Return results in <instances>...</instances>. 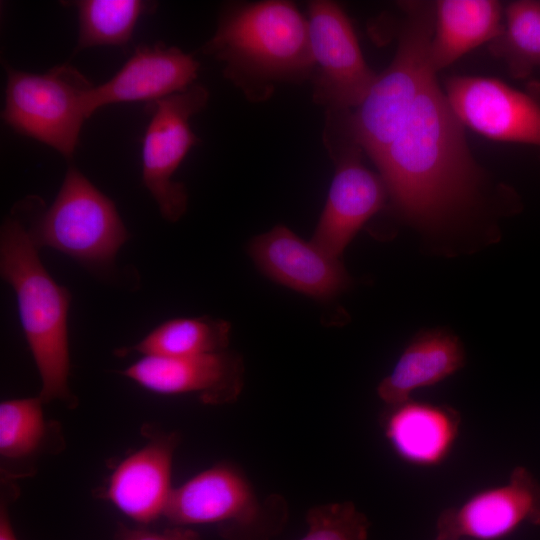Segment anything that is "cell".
I'll return each instance as SVG.
<instances>
[{"mask_svg": "<svg viewBox=\"0 0 540 540\" xmlns=\"http://www.w3.org/2000/svg\"><path fill=\"white\" fill-rule=\"evenodd\" d=\"M20 204L39 249H56L86 266L109 265L129 238L113 201L73 166L50 207L38 196Z\"/></svg>", "mask_w": 540, "mask_h": 540, "instance_id": "cell-4", "label": "cell"}, {"mask_svg": "<svg viewBox=\"0 0 540 540\" xmlns=\"http://www.w3.org/2000/svg\"><path fill=\"white\" fill-rule=\"evenodd\" d=\"M434 7L429 62L436 73L502 32L504 8L499 1L440 0Z\"/></svg>", "mask_w": 540, "mask_h": 540, "instance_id": "cell-17", "label": "cell"}, {"mask_svg": "<svg viewBox=\"0 0 540 540\" xmlns=\"http://www.w3.org/2000/svg\"><path fill=\"white\" fill-rule=\"evenodd\" d=\"M249 254L270 279L318 300H329L350 284L339 258L323 252L288 227L278 225L252 239Z\"/></svg>", "mask_w": 540, "mask_h": 540, "instance_id": "cell-14", "label": "cell"}, {"mask_svg": "<svg viewBox=\"0 0 540 540\" xmlns=\"http://www.w3.org/2000/svg\"><path fill=\"white\" fill-rule=\"evenodd\" d=\"M67 4L78 15L76 52L96 46L127 45L140 17L157 6L142 0H77Z\"/></svg>", "mask_w": 540, "mask_h": 540, "instance_id": "cell-21", "label": "cell"}, {"mask_svg": "<svg viewBox=\"0 0 540 540\" xmlns=\"http://www.w3.org/2000/svg\"><path fill=\"white\" fill-rule=\"evenodd\" d=\"M115 540H202V538L194 529L187 526L173 525L162 531L121 526L117 530Z\"/></svg>", "mask_w": 540, "mask_h": 540, "instance_id": "cell-24", "label": "cell"}, {"mask_svg": "<svg viewBox=\"0 0 540 540\" xmlns=\"http://www.w3.org/2000/svg\"><path fill=\"white\" fill-rule=\"evenodd\" d=\"M2 119L16 133L35 139L70 159L78 145L87 94L94 86L65 63L43 74L5 66Z\"/></svg>", "mask_w": 540, "mask_h": 540, "instance_id": "cell-6", "label": "cell"}, {"mask_svg": "<svg viewBox=\"0 0 540 540\" xmlns=\"http://www.w3.org/2000/svg\"><path fill=\"white\" fill-rule=\"evenodd\" d=\"M523 525L540 526V482L526 467L516 466L505 484L443 510L435 540H498Z\"/></svg>", "mask_w": 540, "mask_h": 540, "instance_id": "cell-11", "label": "cell"}, {"mask_svg": "<svg viewBox=\"0 0 540 540\" xmlns=\"http://www.w3.org/2000/svg\"><path fill=\"white\" fill-rule=\"evenodd\" d=\"M20 203L0 230V274L15 291L22 329L41 378L39 396L76 407L70 390L69 290L43 266Z\"/></svg>", "mask_w": 540, "mask_h": 540, "instance_id": "cell-3", "label": "cell"}, {"mask_svg": "<svg viewBox=\"0 0 540 540\" xmlns=\"http://www.w3.org/2000/svg\"><path fill=\"white\" fill-rule=\"evenodd\" d=\"M436 74L426 77L391 140L371 160L393 209L421 227L439 226L472 208L485 176Z\"/></svg>", "mask_w": 540, "mask_h": 540, "instance_id": "cell-1", "label": "cell"}, {"mask_svg": "<svg viewBox=\"0 0 540 540\" xmlns=\"http://www.w3.org/2000/svg\"><path fill=\"white\" fill-rule=\"evenodd\" d=\"M489 48L513 78L525 79L540 72V1L510 2L504 8L502 32Z\"/></svg>", "mask_w": 540, "mask_h": 540, "instance_id": "cell-22", "label": "cell"}, {"mask_svg": "<svg viewBox=\"0 0 540 540\" xmlns=\"http://www.w3.org/2000/svg\"><path fill=\"white\" fill-rule=\"evenodd\" d=\"M44 401L37 397L4 400L0 404L2 463L36 460L50 447H61L60 426L46 419Z\"/></svg>", "mask_w": 540, "mask_h": 540, "instance_id": "cell-19", "label": "cell"}, {"mask_svg": "<svg viewBox=\"0 0 540 540\" xmlns=\"http://www.w3.org/2000/svg\"><path fill=\"white\" fill-rule=\"evenodd\" d=\"M199 68L191 54L176 46L140 45L112 78L88 92L87 116L109 104H150L183 92L195 83Z\"/></svg>", "mask_w": 540, "mask_h": 540, "instance_id": "cell-13", "label": "cell"}, {"mask_svg": "<svg viewBox=\"0 0 540 540\" xmlns=\"http://www.w3.org/2000/svg\"><path fill=\"white\" fill-rule=\"evenodd\" d=\"M177 433H154L146 444L123 459L111 473L104 497L139 524L164 517L171 494Z\"/></svg>", "mask_w": 540, "mask_h": 540, "instance_id": "cell-15", "label": "cell"}, {"mask_svg": "<svg viewBox=\"0 0 540 540\" xmlns=\"http://www.w3.org/2000/svg\"><path fill=\"white\" fill-rule=\"evenodd\" d=\"M0 540H18L8 514L6 502L3 501L0 507Z\"/></svg>", "mask_w": 540, "mask_h": 540, "instance_id": "cell-25", "label": "cell"}, {"mask_svg": "<svg viewBox=\"0 0 540 540\" xmlns=\"http://www.w3.org/2000/svg\"><path fill=\"white\" fill-rule=\"evenodd\" d=\"M202 52L252 102L270 98L277 84L310 80L315 69L307 19L284 0L229 3Z\"/></svg>", "mask_w": 540, "mask_h": 540, "instance_id": "cell-2", "label": "cell"}, {"mask_svg": "<svg viewBox=\"0 0 540 540\" xmlns=\"http://www.w3.org/2000/svg\"><path fill=\"white\" fill-rule=\"evenodd\" d=\"M462 343L453 334L436 330L418 335L405 348L392 372L377 387L379 398L393 406L409 400L416 389L434 385L465 364Z\"/></svg>", "mask_w": 540, "mask_h": 540, "instance_id": "cell-18", "label": "cell"}, {"mask_svg": "<svg viewBox=\"0 0 540 540\" xmlns=\"http://www.w3.org/2000/svg\"><path fill=\"white\" fill-rule=\"evenodd\" d=\"M243 358L234 351L184 357L143 356L122 374L158 394H196L208 405H225L244 385Z\"/></svg>", "mask_w": 540, "mask_h": 540, "instance_id": "cell-12", "label": "cell"}, {"mask_svg": "<svg viewBox=\"0 0 540 540\" xmlns=\"http://www.w3.org/2000/svg\"><path fill=\"white\" fill-rule=\"evenodd\" d=\"M460 425L456 409L410 399L388 406L381 416L384 436L396 455L421 467L437 466L448 457Z\"/></svg>", "mask_w": 540, "mask_h": 540, "instance_id": "cell-16", "label": "cell"}, {"mask_svg": "<svg viewBox=\"0 0 540 540\" xmlns=\"http://www.w3.org/2000/svg\"><path fill=\"white\" fill-rule=\"evenodd\" d=\"M323 135L335 174L311 242L339 258L363 224L384 207L388 193L380 175L364 165L362 149L337 125L326 120Z\"/></svg>", "mask_w": 540, "mask_h": 540, "instance_id": "cell-9", "label": "cell"}, {"mask_svg": "<svg viewBox=\"0 0 540 540\" xmlns=\"http://www.w3.org/2000/svg\"><path fill=\"white\" fill-rule=\"evenodd\" d=\"M231 325L228 321L201 316L167 320L131 347L118 349L122 356L137 352L143 356L184 357L227 350Z\"/></svg>", "mask_w": 540, "mask_h": 540, "instance_id": "cell-20", "label": "cell"}, {"mask_svg": "<svg viewBox=\"0 0 540 540\" xmlns=\"http://www.w3.org/2000/svg\"><path fill=\"white\" fill-rule=\"evenodd\" d=\"M208 100V89L194 83L183 92L148 104L152 115L142 140V183L169 222L178 221L187 209L186 188L173 175L199 141L190 119Z\"/></svg>", "mask_w": 540, "mask_h": 540, "instance_id": "cell-7", "label": "cell"}, {"mask_svg": "<svg viewBox=\"0 0 540 540\" xmlns=\"http://www.w3.org/2000/svg\"><path fill=\"white\" fill-rule=\"evenodd\" d=\"M306 522L308 531L300 540H368L369 520L350 501L314 506Z\"/></svg>", "mask_w": 540, "mask_h": 540, "instance_id": "cell-23", "label": "cell"}, {"mask_svg": "<svg viewBox=\"0 0 540 540\" xmlns=\"http://www.w3.org/2000/svg\"><path fill=\"white\" fill-rule=\"evenodd\" d=\"M445 94L463 126L493 140L540 148V91H520L483 76H454Z\"/></svg>", "mask_w": 540, "mask_h": 540, "instance_id": "cell-10", "label": "cell"}, {"mask_svg": "<svg viewBox=\"0 0 540 540\" xmlns=\"http://www.w3.org/2000/svg\"><path fill=\"white\" fill-rule=\"evenodd\" d=\"M280 495L260 500L245 473L222 462L174 487L164 518L172 525L214 524L224 540H270L285 526Z\"/></svg>", "mask_w": 540, "mask_h": 540, "instance_id": "cell-5", "label": "cell"}, {"mask_svg": "<svg viewBox=\"0 0 540 540\" xmlns=\"http://www.w3.org/2000/svg\"><path fill=\"white\" fill-rule=\"evenodd\" d=\"M307 23L314 102L326 111L355 109L378 75L365 61L350 19L336 2L315 0L308 4Z\"/></svg>", "mask_w": 540, "mask_h": 540, "instance_id": "cell-8", "label": "cell"}]
</instances>
